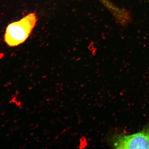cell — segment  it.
Masks as SVG:
<instances>
[{"mask_svg":"<svg viewBox=\"0 0 149 149\" xmlns=\"http://www.w3.org/2000/svg\"><path fill=\"white\" fill-rule=\"evenodd\" d=\"M38 19L36 14H28L18 21L14 22L8 25L4 40L8 46L17 47L24 43L31 35Z\"/></svg>","mask_w":149,"mask_h":149,"instance_id":"1","label":"cell"},{"mask_svg":"<svg viewBox=\"0 0 149 149\" xmlns=\"http://www.w3.org/2000/svg\"><path fill=\"white\" fill-rule=\"evenodd\" d=\"M105 140L113 148L149 149V122L140 132L130 135L113 133Z\"/></svg>","mask_w":149,"mask_h":149,"instance_id":"2","label":"cell"},{"mask_svg":"<svg viewBox=\"0 0 149 149\" xmlns=\"http://www.w3.org/2000/svg\"><path fill=\"white\" fill-rule=\"evenodd\" d=\"M144 1H146L147 2H148L149 3V0H144Z\"/></svg>","mask_w":149,"mask_h":149,"instance_id":"3","label":"cell"}]
</instances>
